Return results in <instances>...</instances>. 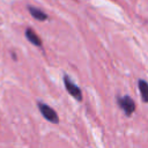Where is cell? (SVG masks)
I'll return each mask as SVG.
<instances>
[{"instance_id":"1","label":"cell","mask_w":148,"mask_h":148,"mask_svg":"<svg viewBox=\"0 0 148 148\" xmlns=\"http://www.w3.org/2000/svg\"><path fill=\"white\" fill-rule=\"evenodd\" d=\"M117 104L124 111V113H125L126 117H131L133 114V112L135 111V108H136L135 106V102L128 95L117 96Z\"/></svg>"},{"instance_id":"6","label":"cell","mask_w":148,"mask_h":148,"mask_svg":"<svg viewBox=\"0 0 148 148\" xmlns=\"http://www.w3.org/2000/svg\"><path fill=\"white\" fill-rule=\"evenodd\" d=\"M138 87H139V90H140L142 101L145 103H148V82L146 80L140 79L138 81Z\"/></svg>"},{"instance_id":"3","label":"cell","mask_w":148,"mask_h":148,"mask_svg":"<svg viewBox=\"0 0 148 148\" xmlns=\"http://www.w3.org/2000/svg\"><path fill=\"white\" fill-rule=\"evenodd\" d=\"M37 106L39 109V112L42 113V116L50 123L52 124H58L59 123V116L58 113L54 111V109H52L50 105L43 103V102H37Z\"/></svg>"},{"instance_id":"5","label":"cell","mask_w":148,"mask_h":148,"mask_svg":"<svg viewBox=\"0 0 148 148\" xmlns=\"http://www.w3.org/2000/svg\"><path fill=\"white\" fill-rule=\"evenodd\" d=\"M28 9H29V13L31 14V16H32L34 18H36V20H38V21H45V20H47L46 13H44L42 9L36 8V7H32V6H29Z\"/></svg>"},{"instance_id":"4","label":"cell","mask_w":148,"mask_h":148,"mask_svg":"<svg viewBox=\"0 0 148 148\" xmlns=\"http://www.w3.org/2000/svg\"><path fill=\"white\" fill-rule=\"evenodd\" d=\"M24 34H25V38H27L32 45H35V46H42V39H40V37H39L31 28H27Z\"/></svg>"},{"instance_id":"2","label":"cell","mask_w":148,"mask_h":148,"mask_svg":"<svg viewBox=\"0 0 148 148\" xmlns=\"http://www.w3.org/2000/svg\"><path fill=\"white\" fill-rule=\"evenodd\" d=\"M62 80H64V86H65L66 90L68 91V94H69L72 97H74L77 102H81L83 97H82V91H81L80 87H77V86L74 83V81H73L67 74H64Z\"/></svg>"}]
</instances>
